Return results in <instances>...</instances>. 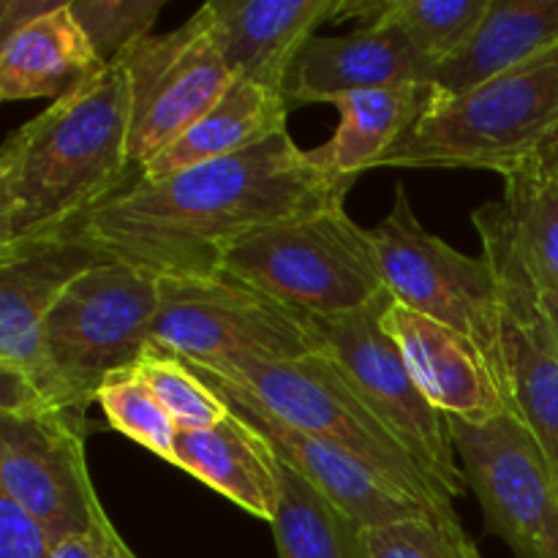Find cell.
I'll return each mask as SVG.
<instances>
[{
    "label": "cell",
    "instance_id": "1",
    "mask_svg": "<svg viewBox=\"0 0 558 558\" xmlns=\"http://www.w3.org/2000/svg\"><path fill=\"white\" fill-rule=\"evenodd\" d=\"M352 185L316 167L287 131L169 178H136L60 234L158 278L213 276L238 240L343 205Z\"/></svg>",
    "mask_w": 558,
    "mask_h": 558
},
{
    "label": "cell",
    "instance_id": "2",
    "mask_svg": "<svg viewBox=\"0 0 558 558\" xmlns=\"http://www.w3.org/2000/svg\"><path fill=\"white\" fill-rule=\"evenodd\" d=\"M140 178L123 58L0 147V248L54 238Z\"/></svg>",
    "mask_w": 558,
    "mask_h": 558
},
{
    "label": "cell",
    "instance_id": "3",
    "mask_svg": "<svg viewBox=\"0 0 558 558\" xmlns=\"http://www.w3.org/2000/svg\"><path fill=\"white\" fill-rule=\"evenodd\" d=\"M558 142V44L430 112L379 167L488 169L507 174L539 161Z\"/></svg>",
    "mask_w": 558,
    "mask_h": 558
},
{
    "label": "cell",
    "instance_id": "4",
    "mask_svg": "<svg viewBox=\"0 0 558 558\" xmlns=\"http://www.w3.org/2000/svg\"><path fill=\"white\" fill-rule=\"evenodd\" d=\"M194 368L232 381L281 423L347 450L414 505L425 510L452 507L430 474L420 466L414 452L365 403L347 374L325 352L281 363L240 357Z\"/></svg>",
    "mask_w": 558,
    "mask_h": 558
},
{
    "label": "cell",
    "instance_id": "5",
    "mask_svg": "<svg viewBox=\"0 0 558 558\" xmlns=\"http://www.w3.org/2000/svg\"><path fill=\"white\" fill-rule=\"evenodd\" d=\"M221 272L259 289L303 319H332L387 294L371 229L347 205L272 223L238 240Z\"/></svg>",
    "mask_w": 558,
    "mask_h": 558
},
{
    "label": "cell",
    "instance_id": "6",
    "mask_svg": "<svg viewBox=\"0 0 558 558\" xmlns=\"http://www.w3.org/2000/svg\"><path fill=\"white\" fill-rule=\"evenodd\" d=\"M158 305L161 278L118 259L82 272L60 294L44 325V347L69 407L96 403L104 381L153 347Z\"/></svg>",
    "mask_w": 558,
    "mask_h": 558
},
{
    "label": "cell",
    "instance_id": "7",
    "mask_svg": "<svg viewBox=\"0 0 558 558\" xmlns=\"http://www.w3.org/2000/svg\"><path fill=\"white\" fill-rule=\"evenodd\" d=\"M371 243L392 300L474 338L505 379V303L488 256H469L430 234L401 183Z\"/></svg>",
    "mask_w": 558,
    "mask_h": 558
},
{
    "label": "cell",
    "instance_id": "8",
    "mask_svg": "<svg viewBox=\"0 0 558 558\" xmlns=\"http://www.w3.org/2000/svg\"><path fill=\"white\" fill-rule=\"evenodd\" d=\"M150 336L153 347L202 368L240 357L281 363L322 352L308 319L221 270L161 278Z\"/></svg>",
    "mask_w": 558,
    "mask_h": 558
},
{
    "label": "cell",
    "instance_id": "9",
    "mask_svg": "<svg viewBox=\"0 0 558 558\" xmlns=\"http://www.w3.org/2000/svg\"><path fill=\"white\" fill-rule=\"evenodd\" d=\"M387 300L390 292L354 314L308 319L311 330L322 352L347 374L365 403L414 452L441 494L456 501L466 490V477L458 466L450 417L430 407L409 374L398 343L381 327Z\"/></svg>",
    "mask_w": 558,
    "mask_h": 558
},
{
    "label": "cell",
    "instance_id": "10",
    "mask_svg": "<svg viewBox=\"0 0 558 558\" xmlns=\"http://www.w3.org/2000/svg\"><path fill=\"white\" fill-rule=\"evenodd\" d=\"M466 488L485 529L515 558H558V477L515 409L485 423L450 420Z\"/></svg>",
    "mask_w": 558,
    "mask_h": 558
},
{
    "label": "cell",
    "instance_id": "11",
    "mask_svg": "<svg viewBox=\"0 0 558 558\" xmlns=\"http://www.w3.org/2000/svg\"><path fill=\"white\" fill-rule=\"evenodd\" d=\"M87 409L41 407L0 414V494L52 539L112 529L87 466Z\"/></svg>",
    "mask_w": 558,
    "mask_h": 558
},
{
    "label": "cell",
    "instance_id": "12",
    "mask_svg": "<svg viewBox=\"0 0 558 558\" xmlns=\"http://www.w3.org/2000/svg\"><path fill=\"white\" fill-rule=\"evenodd\" d=\"M123 63L131 85V153L140 169L210 112L234 82L202 5L178 31L134 44Z\"/></svg>",
    "mask_w": 558,
    "mask_h": 558
},
{
    "label": "cell",
    "instance_id": "13",
    "mask_svg": "<svg viewBox=\"0 0 558 558\" xmlns=\"http://www.w3.org/2000/svg\"><path fill=\"white\" fill-rule=\"evenodd\" d=\"M472 221L505 303V381L512 409L529 425L558 477V349L537 308L532 278L510 243L501 199L474 210Z\"/></svg>",
    "mask_w": 558,
    "mask_h": 558
},
{
    "label": "cell",
    "instance_id": "14",
    "mask_svg": "<svg viewBox=\"0 0 558 558\" xmlns=\"http://www.w3.org/2000/svg\"><path fill=\"white\" fill-rule=\"evenodd\" d=\"M104 262H112V256L65 234L0 248V368L25 376L49 407L69 403L49 368L44 347L47 316L82 272Z\"/></svg>",
    "mask_w": 558,
    "mask_h": 558
},
{
    "label": "cell",
    "instance_id": "15",
    "mask_svg": "<svg viewBox=\"0 0 558 558\" xmlns=\"http://www.w3.org/2000/svg\"><path fill=\"white\" fill-rule=\"evenodd\" d=\"M381 327L398 343L423 396L445 417L485 423L512 409L499 368L474 338L407 308L392 294Z\"/></svg>",
    "mask_w": 558,
    "mask_h": 558
},
{
    "label": "cell",
    "instance_id": "16",
    "mask_svg": "<svg viewBox=\"0 0 558 558\" xmlns=\"http://www.w3.org/2000/svg\"><path fill=\"white\" fill-rule=\"evenodd\" d=\"M191 368H194V365H191ZM194 371L213 387V390L221 392L223 401H227L240 417L248 420L251 425H256V428L270 439V445L276 447L278 458H281L283 463H289L294 472L303 474L314 488H319L327 499L336 501V505L341 507L343 512H349L363 529L385 526V523H396L401 521V518L417 515V512L425 510V507L414 505L412 499L398 494L392 485H387L379 474L371 472L365 463H360L357 458L349 456L347 450L319 439V436L305 434V430H298L292 428V425L281 423V420L272 417L267 409H262L254 398L245 396L240 387H234L232 381L207 374V371Z\"/></svg>",
    "mask_w": 558,
    "mask_h": 558
},
{
    "label": "cell",
    "instance_id": "17",
    "mask_svg": "<svg viewBox=\"0 0 558 558\" xmlns=\"http://www.w3.org/2000/svg\"><path fill=\"white\" fill-rule=\"evenodd\" d=\"M218 49L234 80L289 93V80L316 27L341 20L343 0H210Z\"/></svg>",
    "mask_w": 558,
    "mask_h": 558
},
{
    "label": "cell",
    "instance_id": "18",
    "mask_svg": "<svg viewBox=\"0 0 558 558\" xmlns=\"http://www.w3.org/2000/svg\"><path fill=\"white\" fill-rule=\"evenodd\" d=\"M439 65L425 58L403 31L387 22L360 25L349 36H314L289 80L298 104H332L338 96L376 87L436 82Z\"/></svg>",
    "mask_w": 558,
    "mask_h": 558
},
{
    "label": "cell",
    "instance_id": "19",
    "mask_svg": "<svg viewBox=\"0 0 558 558\" xmlns=\"http://www.w3.org/2000/svg\"><path fill=\"white\" fill-rule=\"evenodd\" d=\"M107 69L71 0H52L41 14L0 33V98H58L80 90Z\"/></svg>",
    "mask_w": 558,
    "mask_h": 558
},
{
    "label": "cell",
    "instance_id": "20",
    "mask_svg": "<svg viewBox=\"0 0 558 558\" xmlns=\"http://www.w3.org/2000/svg\"><path fill=\"white\" fill-rule=\"evenodd\" d=\"M172 466L189 472L259 521L272 523L276 518L281 458L270 439L234 409L210 428L178 430Z\"/></svg>",
    "mask_w": 558,
    "mask_h": 558
},
{
    "label": "cell",
    "instance_id": "21",
    "mask_svg": "<svg viewBox=\"0 0 558 558\" xmlns=\"http://www.w3.org/2000/svg\"><path fill=\"white\" fill-rule=\"evenodd\" d=\"M439 98L434 82L376 87L338 96V129L325 145L308 150L311 161L336 180H354L379 161L430 112Z\"/></svg>",
    "mask_w": 558,
    "mask_h": 558
},
{
    "label": "cell",
    "instance_id": "22",
    "mask_svg": "<svg viewBox=\"0 0 558 558\" xmlns=\"http://www.w3.org/2000/svg\"><path fill=\"white\" fill-rule=\"evenodd\" d=\"M289 112V93L272 90L259 82L234 80L229 90L213 104L210 112L202 114L189 131H183L172 145L163 147L140 169V178H169L183 169L254 150L272 136L287 134Z\"/></svg>",
    "mask_w": 558,
    "mask_h": 558
},
{
    "label": "cell",
    "instance_id": "23",
    "mask_svg": "<svg viewBox=\"0 0 558 558\" xmlns=\"http://www.w3.org/2000/svg\"><path fill=\"white\" fill-rule=\"evenodd\" d=\"M558 44V0H490L466 47L439 65V96H461Z\"/></svg>",
    "mask_w": 558,
    "mask_h": 558
},
{
    "label": "cell",
    "instance_id": "24",
    "mask_svg": "<svg viewBox=\"0 0 558 558\" xmlns=\"http://www.w3.org/2000/svg\"><path fill=\"white\" fill-rule=\"evenodd\" d=\"M270 529L278 558H365L363 526L283 461Z\"/></svg>",
    "mask_w": 558,
    "mask_h": 558
},
{
    "label": "cell",
    "instance_id": "25",
    "mask_svg": "<svg viewBox=\"0 0 558 558\" xmlns=\"http://www.w3.org/2000/svg\"><path fill=\"white\" fill-rule=\"evenodd\" d=\"M510 243L537 287L558 292V183L539 161L505 178Z\"/></svg>",
    "mask_w": 558,
    "mask_h": 558
},
{
    "label": "cell",
    "instance_id": "26",
    "mask_svg": "<svg viewBox=\"0 0 558 558\" xmlns=\"http://www.w3.org/2000/svg\"><path fill=\"white\" fill-rule=\"evenodd\" d=\"M490 0H343V16L371 22H387L409 36V41L436 65L456 58L485 20Z\"/></svg>",
    "mask_w": 558,
    "mask_h": 558
},
{
    "label": "cell",
    "instance_id": "27",
    "mask_svg": "<svg viewBox=\"0 0 558 558\" xmlns=\"http://www.w3.org/2000/svg\"><path fill=\"white\" fill-rule=\"evenodd\" d=\"M365 558H483L452 507L363 529Z\"/></svg>",
    "mask_w": 558,
    "mask_h": 558
},
{
    "label": "cell",
    "instance_id": "28",
    "mask_svg": "<svg viewBox=\"0 0 558 558\" xmlns=\"http://www.w3.org/2000/svg\"><path fill=\"white\" fill-rule=\"evenodd\" d=\"M142 379L147 381L178 430H202L221 423L232 409L221 392L213 390L183 357L147 347L145 354L134 363Z\"/></svg>",
    "mask_w": 558,
    "mask_h": 558
},
{
    "label": "cell",
    "instance_id": "29",
    "mask_svg": "<svg viewBox=\"0 0 558 558\" xmlns=\"http://www.w3.org/2000/svg\"><path fill=\"white\" fill-rule=\"evenodd\" d=\"M96 403L101 407L109 428L142 445L153 456L172 463L174 445H178V425L134 365L109 376L98 390Z\"/></svg>",
    "mask_w": 558,
    "mask_h": 558
},
{
    "label": "cell",
    "instance_id": "30",
    "mask_svg": "<svg viewBox=\"0 0 558 558\" xmlns=\"http://www.w3.org/2000/svg\"><path fill=\"white\" fill-rule=\"evenodd\" d=\"M71 9L98 58L109 65L142 38L153 36L163 0H71Z\"/></svg>",
    "mask_w": 558,
    "mask_h": 558
},
{
    "label": "cell",
    "instance_id": "31",
    "mask_svg": "<svg viewBox=\"0 0 558 558\" xmlns=\"http://www.w3.org/2000/svg\"><path fill=\"white\" fill-rule=\"evenodd\" d=\"M52 545V534L31 512L0 494V558H49Z\"/></svg>",
    "mask_w": 558,
    "mask_h": 558
},
{
    "label": "cell",
    "instance_id": "32",
    "mask_svg": "<svg viewBox=\"0 0 558 558\" xmlns=\"http://www.w3.org/2000/svg\"><path fill=\"white\" fill-rule=\"evenodd\" d=\"M49 558H140L125 545L118 529H107L98 534H74V537H63L52 545V556Z\"/></svg>",
    "mask_w": 558,
    "mask_h": 558
},
{
    "label": "cell",
    "instance_id": "33",
    "mask_svg": "<svg viewBox=\"0 0 558 558\" xmlns=\"http://www.w3.org/2000/svg\"><path fill=\"white\" fill-rule=\"evenodd\" d=\"M507 234H510V232H507ZM534 298H537L539 314H543L545 325H548L550 338H554V343L558 349V292H554V289H543V287H537V283H534Z\"/></svg>",
    "mask_w": 558,
    "mask_h": 558
},
{
    "label": "cell",
    "instance_id": "34",
    "mask_svg": "<svg viewBox=\"0 0 558 558\" xmlns=\"http://www.w3.org/2000/svg\"><path fill=\"white\" fill-rule=\"evenodd\" d=\"M539 163H543V167H545V172H548L550 178H554L556 183H558V142H556L554 147H550L548 153H545L543 158H539Z\"/></svg>",
    "mask_w": 558,
    "mask_h": 558
}]
</instances>
